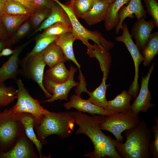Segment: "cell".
<instances>
[{
  "instance_id": "1",
  "label": "cell",
  "mask_w": 158,
  "mask_h": 158,
  "mask_svg": "<svg viewBox=\"0 0 158 158\" xmlns=\"http://www.w3.org/2000/svg\"><path fill=\"white\" fill-rule=\"evenodd\" d=\"M124 143L114 140L116 150L121 158H149L148 147L152 134L145 120L134 127L124 131Z\"/></svg>"
},
{
  "instance_id": "2",
  "label": "cell",
  "mask_w": 158,
  "mask_h": 158,
  "mask_svg": "<svg viewBox=\"0 0 158 158\" xmlns=\"http://www.w3.org/2000/svg\"><path fill=\"white\" fill-rule=\"evenodd\" d=\"M75 123L79 128L76 130V134L80 133L87 135L91 140L94 151L85 154L91 158H102L105 143L111 137L106 135L101 131L99 125L104 121V116L98 115L88 116L81 112H72Z\"/></svg>"
},
{
  "instance_id": "3",
  "label": "cell",
  "mask_w": 158,
  "mask_h": 158,
  "mask_svg": "<svg viewBox=\"0 0 158 158\" xmlns=\"http://www.w3.org/2000/svg\"><path fill=\"white\" fill-rule=\"evenodd\" d=\"M75 123L72 112L49 111L38 125L37 134L43 143L46 142L47 137L52 135L66 138L72 134Z\"/></svg>"
},
{
  "instance_id": "4",
  "label": "cell",
  "mask_w": 158,
  "mask_h": 158,
  "mask_svg": "<svg viewBox=\"0 0 158 158\" xmlns=\"http://www.w3.org/2000/svg\"><path fill=\"white\" fill-rule=\"evenodd\" d=\"M62 8L67 14L72 28V33L76 40H79L85 45L87 47H90L92 44L89 42L90 40L95 44L101 46L109 51L114 46V43L106 40L99 32L95 30L92 31L86 29L80 23L75 15L73 5L74 0H71L68 5L61 3L59 0H53Z\"/></svg>"
},
{
  "instance_id": "5",
  "label": "cell",
  "mask_w": 158,
  "mask_h": 158,
  "mask_svg": "<svg viewBox=\"0 0 158 158\" xmlns=\"http://www.w3.org/2000/svg\"><path fill=\"white\" fill-rule=\"evenodd\" d=\"M140 121L138 115L129 111L104 116V121L99 125L101 130L111 133L116 140L123 142L124 140L121 133L124 131L130 129L137 125Z\"/></svg>"
},
{
  "instance_id": "6",
  "label": "cell",
  "mask_w": 158,
  "mask_h": 158,
  "mask_svg": "<svg viewBox=\"0 0 158 158\" xmlns=\"http://www.w3.org/2000/svg\"><path fill=\"white\" fill-rule=\"evenodd\" d=\"M16 82L18 87L17 100L16 104L11 109L12 112L16 114H30L34 117L35 122L39 125L45 115L49 111L44 109L37 100L30 96L20 79L18 80Z\"/></svg>"
},
{
  "instance_id": "7",
  "label": "cell",
  "mask_w": 158,
  "mask_h": 158,
  "mask_svg": "<svg viewBox=\"0 0 158 158\" xmlns=\"http://www.w3.org/2000/svg\"><path fill=\"white\" fill-rule=\"evenodd\" d=\"M122 31V34L116 37L115 39L117 42H122L125 44L133 59L135 68V75L133 80L127 91L133 97L135 98L138 95L139 92V85L138 82L139 66L143 61L144 57L134 42L126 23H123Z\"/></svg>"
},
{
  "instance_id": "8",
  "label": "cell",
  "mask_w": 158,
  "mask_h": 158,
  "mask_svg": "<svg viewBox=\"0 0 158 158\" xmlns=\"http://www.w3.org/2000/svg\"><path fill=\"white\" fill-rule=\"evenodd\" d=\"M70 70V75L68 79L62 83L54 82L45 74L44 75V85L48 92L52 93V96L51 98L43 101V102L51 103L59 99L60 100H64L68 101V97L70 91L73 87L77 86L79 83L74 80V74L77 70V68L71 65Z\"/></svg>"
},
{
  "instance_id": "9",
  "label": "cell",
  "mask_w": 158,
  "mask_h": 158,
  "mask_svg": "<svg viewBox=\"0 0 158 158\" xmlns=\"http://www.w3.org/2000/svg\"><path fill=\"white\" fill-rule=\"evenodd\" d=\"M17 114L10 109L0 112V142L3 146L11 143L18 136L19 127Z\"/></svg>"
},
{
  "instance_id": "10",
  "label": "cell",
  "mask_w": 158,
  "mask_h": 158,
  "mask_svg": "<svg viewBox=\"0 0 158 158\" xmlns=\"http://www.w3.org/2000/svg\"><path fill=\"white\" fill-rule=\"evenodd\" d=\"M22 63L25 75L36 83L47 98H51V94L46 89L43 83L44 72L46 64L43 60L42 51Z\"/></svg>"
},
{
  "instance_id": "11",
  "label": "cell",
  "mask_w": 158,
  "mask_h": 158,
  "mask_svg": "<svg viewBox=\"0 0 158 158\" xmlns=\"http://www.w3.org/2000/svg\"><path fill=\"white\" fill-rule=\"evenodd\" d=\"M155 63L153 62L145 76H142L141 87L137 97L131 105V110L135 114L138 115L141 111L146 113L149 109L155 106L151 103V94L149 90V82Z\"/></svg>"
},
{
  "instance_id": "12",
  "label": "cell",
  "mask_w": 158,
  "mask_h": 158,
  "mask_svg": "<svg viewBox=\"0 0 158 158\" xmlns=\"http://www.w3.org/2000/svg\"><path fill=\"white\" fill-rule=\"evenodd\" d=\"M133 14L138 20L146 18L147 12L142 5L141 0H130L127 5L123 6L120 9L115 27V31L117 34H118L120 29L122 31L124 20L127 17L134 18Z\"/></svg>"
},
{
  "instance_id": "13",
  "label": "cell",
  "mask_w": 158,
  "mask_h": 158,
  "mask_svg": "<svg viewBox=\"0 0 158 158\" xmlns=\"http://www.w3.org/2000/svg\"><path fill=\"white\" fill-rule=\"evenodd\" d=\"M145 19L138 20L134 23L131 31L130 35L139 50L143 49L152 34V30L156 27L152 19L147 21Z\"/></svg>"
},
{
  "instance_id": "14",
  "label": "cell",
  "mask_w": 158,
  "mask_h": 158,
  "mask_svg": "<svg viewBox=\"0 0 158 158\" xmlns=\"http://www.w3.org/2000/svg\"><path fill=\"white\" fill-rule=\"evenodd\" d=\"M63 106L67 110L73 108L77 111L87 112L92 115L97 114L109 116L113 114L88 102L87 99H82L80 96L75 94L72 95L70 101L64 103Z\"/></svg>"
},
{
  "instance_id": "15",
  "label": "cell",
  "mask_w": 158,
  "mask_h": 158,
  "mask_svg": "<svg viewBox=\"0 0 158 158\" xmlns=\"http://www.w3.org/2000/svg\"><path fill=\"white\" fill-rule=\"evenodd\" d=\"M29 41L16 48L15 53L0 68V85L8 79H16L18 72L19 56Z\"/></svg>"
},
{
  "instance_id": "16",
  "label": "cell",
  "mask_w": 158,
  "mask_h": 158,
  "mask_svg": "<svg viewBox=\"0 0 158 158\" xmlns=\"http://www.w3.org/2000/svg\"><path fill=\"white\" fill-rule=\"evenodd\" d=\"M132 99L127 91L123 90L114 99L107 101L104 109L113 114L129 111L131 110L130 102Z\"/></svg>"
},
{
  "instance_id": "17",
  "label": "cell",
  "mask_w": 158,
  "mask_h": 158,
  "mask_svg": "<svg viewBox=\"0 0 158 158\" xmlns=\"http://www.w3.org/2000/svg\"><path fill=\"white\" fill-rule=\"evenodd\" d=\"M109 4L100 0H95L91 9L81 18L90 25L104 21Z\"/></svg>"
},
{
  "instance_id": "18",
  "label": "cell",
  "mask_w": 158,
  "mask_h": 158,
  "mask_svg": "<svg viewBox=\"0 0 158 158\" xmlns=\"http://www.w3.org/2000/svg\"><path fill=\"white\" fill-rule=\"evenodd\" d=\"M58 22L63 23L72 27L69 17L64 9L60 6L55 4L51 8L49 16L41 24L35 31L33 34L44 30L50 26Z\"/></svg>"
},
{
  "instance_id": "19",
  "label": "cell",
  "mask_w": 158,
  "mask_h": 158,
  "mask_svg": "<svg viewBox=\"0 0 158 158\" xmlns=\"http://www.w3.org/2000/svg\"><path fill=\"white\" fill-rule=\"evenodd\" d=\"M86 85L85 83L80 85L78 87L79 92L81 93L83 92L87 93L90 96L89 98L87 99V101L104 109L108 101L106 98V92L110 84L101 83L98 87L92 92L88 90Z\"/></svg>"
},
{
  "instance_id": "20",
  "label": "cell",
  "mask_w": 158,
  "mask_h": 158,
  "mask_svg": "<svg viewBox=\"0 0 158 158\" xmlns=\"http://www.w3.org/2000/svg\"><path fill=\"white\" fill-rule=\"evenodd\" d=\"M87 48V54L90 57H95L98 60L103 74L109 75L111 61L109 51L95 44Z\"/></svg>"
},
{
  "instance_id": "21",
  "label": "cell",
  "mask_w": 158,
  "mask_h": 158,
  "mask_svg": "<svg viewBox=\"0 0 158 158\" xmlns=\"http://www.w3.org/2000/svg\"><path fill=\"white\" fill-rule=\"evenodd\" d=\"M75 40L72 32H68L59 36L54 42L61 49L68 60L73 61L80 69V66L75 58L73 49V43Z\"/></svg>"
},
{
  "instance_id": "22",
  "label": "cell",
  "mask_w": 158,
  "mask_h": 158,
  "mask_svg": "<svg viewBox=\"0 0 158 158\" xmlns=\"http://www.w3.org/2000/svg\"><path fill=\"white\" fill-rule=\"evenodd\" d=\"M42 56L44 63L49 68L59 63L68 60L61 49L54 42L42 51Z\"/></svg>"
},
{
  "instance_id": "23",
  "label": "cell",
  "mask_w": 158,
  "mask_h": 158,
  "mask_svg": "<svg viewBox=\"0 0 158 158\" xmlns=\"http://www.w3.org/2000/svg\"><path fill=\"white\" fill-rule=\"evenodd\" d=\"M18 120L23 125L27 136L35 145L40 157H42V143L37 138L34 130L35 122L34 117L31 115L24 113L17 114Z\"/></svg>"
},
{
  "instance_id": "24",
  "label": "cell",
  "mask_w": 158,
  "mask_h": 158,
  "mask_svg": "<svg viewBox=\"0 0 158 158\" xmlns=\"http://www.w3.org/2000/svg\"><path fill=\"white\" fill-rule=\"evenodd\" d=\"M32 153L27 140L20 138L11 150L2 153L0 157L3 158H30L32 157Z\"/></svg>"
},
{
  "instance_id": "25",
  "label": "cell",
  "mask_w": 158,
  "mask_h": 158,
  "mask_svg": "<svg viewBox=\"0 0 158 158\" xmlns=\"http://www.w3.org/2000/svg\"><path fill=\"white\" fill-rule=\"evenodd\" d=\"M130 0H115L110 4L104 20L106 30L109 31L116 27L117 21L118 14L121 8L127 5Z\"/></svg>"
},
{
  "instance_id": "26",
  "label": "cell",
  "mask_w": 158,
  "mask_h": 158,
  "mask_svg": "<svg viewBox=\"0 0 158 158\" xmlns=\"http://www.w3.org/2000/svg\"><path fill=\"white\" fill-rule=\"evenodd\" d=\"M44 74L53 82L62 83L68 79L70 70L67 68L64 62H61L49 68Z\"/></svg>"
},
{
  "instance_id": "27",
  "label": "cell",
  "mask_w": 158,
  "mask_h": 158,
  "mask_svg": "<svg viewBox=\"0 0 158 158\" xmlns=\"http://www.w3.org/2000/svg\"><path fill=\"white\" fill-rule=\"evenodd\" d=\"M30 16L3 15L0 16V22L8 35L14 33Z\"/></svg>"
},
{
  "instance_id": "28",
  "label": "cell",
  "mask_w": 158,
  "mask_h": 158,
  "mask_svg": "<svg viewBox=\"0 0 158 158\" xmlns=\"http://www.w3.org/2000/svg\"><path fill=\"white\" fill-rule=\"evenodd\" d=\"M143 49V65L146 67L158 53V31L151 34Z\"/></svg>"
},
{
  "instance_id": "29",
  "label": "cell",
  "mask_w": 158,
  "mask_h": 158,
  "mask_svg": "<svg viewBox=\"0 0 158 158\" xmlns=\"http://www.w3.org/2000/svg\"><path fill=\"white\" fill-rule=\"evenodd\" d=\"M34 12L19 2L7 0L5 4L3 15L30 17Z\"/></svg>"
},
{
  "instance_id": "30",
  "label": "cell",
  "mask_w": 158,
  "mask_h": 158,
  "mask_svg": "<svg viewBox=\"0 0 158 158\" xmlns=\"http://www.w3.org/2000/svg\"><path fill=\"white\" fill-rule=\"evenodd\" d=\"M72 28L61 22L55 23L44 30L37 38L51 36H59L64 33L72 32Z\"/></svg>"
},
{
  "instance_id": "31",
  "label": "cell",
  "mask_w": 158,
  "mask_h": 158,
  "mask_svg": "<svg viewBox=\"0 0 158 158\" xmlns=\"http://www.w3.org/2000/svg\"><path fill=\"white\" fill-rule=\"evenodd\" d=\"M58 37H47L37 38L33 49L23 59L22 63L24 62L30 58L42 52L50 44L54 42Z\"/></svg>"
},
{
  "instance_id": "32",
  "label": "cell",
  "mask_w": 158,
  "mask_h": 158,
  "mask_svg": "<svg viewBox=\"0 0 158 158\" xmlns=\"http://www.w3.org/2000/svg\"><path fill=\"white\" fill-rule=\"evenodd\" d=\"M17 91L12 86L6 87L0 85V105L6 106L17 98Z\"/></svg>"
},
{
  "instance_id": "33",
  "label": "cell",
  "mask_w": 158,
  "mask_h": 158,
  "mask_svg": "<svg viewBox=\"0 0 158 158\" xmlns=\"http://www.w3.org/2000/svg\"><path fill=\"white\" fill-rule=\"evenodd\" d=\"M95 0H74L73 10L78 18L87 13L92 8Z\"/></svg>"
},
{
  "instance_id": "34",
  "label": "cell",
  "mask_w": 158,
  "mask_h": 158,
  "mask_svg": "<svg viewBox=\"0 0 158 158\" xmlns=\"http://www.w3.org/2000/svg\"><path fill=\"white\" fill-rule=\"evenodd\" d=\"M51 11L50 8L36 9L30 18L32 25L35 28L40 26L49 16Z\"/></svg>"
},
{
  "instance_id": "35",
  "label": "cell",
  "mask_w": 158,
  "mask_h": 158,
  "mask_svg": "<svg viewBox=\"0 0 158 158\" xmlns=\"http://www.w3.org/2000/svg\"><path fill=\"white\" fill-rule=\"evenodd\" d=\"M153 118L156 124L154 125L152 128V131L153 133V137L154 138V141L150 142L148 150L149 153L152 155L153 158H158V118L155 116Z\"/></svg>"
},
{
  "instance_id": "36",
  "label": "cell",
  "mask_w": 158,
  "mask_h": 158,
  "mask_svg": "<svg viewBox=\"0 0 158 158\" xmlns=\"http://www.w3.org/2000/svg\"><path fill=\"white\" fill-rule=\"evenodd\" d=\"M114 140L111 137L105 142L102 151V158H121L116 150Z\"/></svg>"
},
{
  "instance_id": "37",
  "label": "cell",
  "mask_w": 158,
  "mask_h": 158,
  "mask_svg": "<svg viewBox=\"0 0 158 158\" xmlns=\"http://www.w3.org/2000/svg\"><path fill=\"white\" fill-rule=\"evenodd\" d=\"M30 24L26 21L16 30L12 37L7 41L8 46H10L17 42L24 36L29 31Z\"/></svg>"
},
{
  "instance_id": "38",
  "label": "cell",
  "mask_w": 158,
  "mask_h": 158,
  "mask_svg": "<svg viewBox=\"0 0 158 158\" xmlns=\"http://www.w3.org/2000/svg\"><path fill=\"white\" fill-rule=\"evenodd\" d=\"M146 9V11L151 17L158 28V3L156 0H143Z\"/></svg>"
},
{
  "instance_id": "39",
  "label": "cell",
  "mask_w": 158,
  "mask_h": 158,
  "mask_svg": "<svg viewBox=\"0 0 158 158\" xmlns=\"http://www.w3.org/2000/svg\"><path fill=\"white\" fill-rule=\"evenodd\" d=\"M55 4L53 0H34V6L36 9H51Z\"/></svg>"
},
{
  "instance_id": "40",
  "label": "cell",
  "mask_w": 158,
  "mask_h": 158,
  "mask_svg": "<svg viewBox=\"0 0 158 158\" xmlns=\"http://www.w3.org/2000/svg\"><path fill=\"white\" fill-rule=\"evenodd\" d=\"M16 49L13 50L8 48H4L0 52V58L2 56H6L13 54L15 52Z\"/></svg>"
},
{
  "instance_id": "41",
  "label": "cell",
  "mask_w": 158,
  "mask_h": 158,
  "mask_svg": "<svg viewBox=\"0 0 158 158\" xmlns=\"http://www.w3.org/2000/svg\"><path fill=\"white\" fill-rule=\"evenodd\" d=\"M8 35L4 28L0 22V40H5Z\"/></svg>"
},
{
  "instance_id": "42",
  "label": "cell",
  "mask_w": 158,
  "mask_h": 158,
  "mask_svg": "<svg viewBox=\"0 0 158 158\" xmlns=\"http://www.w3.org/2000/svg\"><path fill=\"white\" fill-rule=\"evenodd\" d=\"M19 3L21 4L28 9L35 11L36 9L32 5L27 3L24 0H12Z\"/></svg>"
},
{
  "instance_id": "43",
  "label": "cell",
  "mask_w": 158,
  "mask_h": 158,
  "mask_svg": "<svg viewBox=\"0 0 158 158\" xmlns=\"http://www.w3.org/2000/svg\"><path fill=\"white\" fill-rule=\"evenodd\" d=\"M7 0H0V16L3 15L4 7Z\"/></svg>"
},
{
  "instance_id": "44",
  "label": "cell",
  "mask_w": 158,
  "mask_h": 158,
  "mask_svg": "<svg viewBox=\"0 0 158 158\" xmlns=\"http://www.w3.org/2000/svg\"><path fill=\"white\" fill-rule=\"evenodd\" d=\"M6 46H8L7 42H5L4 40H0V52Z\"/></svg>"
},
{
  "instance_id": "45",
  "label": "cell",
  "mask_w": 158,
  "mask_h": 158,
  "mask_svg": "<svg viewBox=\"0 0 158 158\" xmlns=\"http://www.w3.org/2000/svg\"><path fill=\"white\" fill-rule=\"evenodd\" d=\"M27 3L34 6V0H24Z\"/></svg>"
},
{
  "instance_id": "46",
  "label": "cell",
  "mask_w": 158,
  "mask_h": 158,
  "mask_svg": "<svg viewBox=\"0 0 158 158\" xmlns=\"http://www.w3.org/2000/svg\"><path fill=\"white\" fill-rule=\"evenodd\" d=\"M102 1H103L109 4H111L114 2L115 0H100Z\"/></svg>"
},
{
  "instance_id": "47",
  "label": "cell",
  "mask_w": 158,
  "mask_h": 158,
  "mask_svg": "<svg viewBox=\"0 0 158 158\" xmlns=\"http://www.w3.org/2000/svg\"><path fill=\"white\" fill-rule=\"evenodd\" d=\"M1 106L0 105V108H1Z\"/></svg>"
},
{
  "instance_id": "48",
  "label": "cell",
  "mask_w": 158,
  "mask_h": 158,
  "mask_svg": "<svg viewBox=\"0 0 158 158\" xmlns=\"http://www.w3.org/2000/svg\"><path fill=\"white\" fill-rule=\"evenodd\" d=\"M64 0V1H66V0Z\"/></svg>"
}]
</instances>
